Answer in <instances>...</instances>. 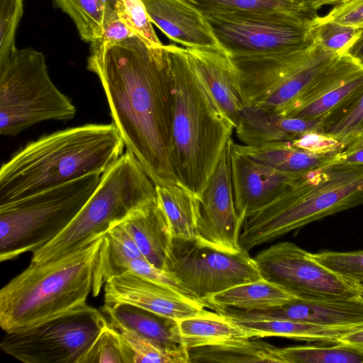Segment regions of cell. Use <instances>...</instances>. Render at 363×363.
<instances>
[{"mask_svg": "<svg viewBox=\"0 0 363 363\" xmlns=\"http://www.w3.org/2000/svg\"><path fill=\"white\" fill-rule=\"evenodd\" d=\"M86 68L99 78L113 123L156 186L180 183L170 159L173 82L165 45L136 35L91 43Z\"/></svg>", "mask_w": 363, "mask_h": 363, "instance_id": "cell-1", "label": "cell"}, {"mask_svg": "<svg viewBox=\"0 0 363 363\" xmlns=\"http://www.w3.org/2000/svg\"><path fill=\"white\" fill-rule=\"evenodd\" d=\"M116 125L86 124L27 144L0 169V205L91 174H103L123 153Z\"/></svg>", "mask_w": 363, "mask_h": 363, "instance_id": "cell-2", "label": "cell"}, {"mask_svg": "<svg viewBox=\"0 0 363 363\" xmlns=\"http://www.w3.org/2000/svg\"><path fill=\"white\" fill-rule=\"evenodd\" d=\"M165 48L174 93L172 166L178 181L199 196L235 127L198 76L186 49Z\"/></svg>", "mask_w": 363, "mask_h": 363, "instance_id": "cell-3", "label": "cell"}, {"mask_svg": "<svg viewBox=\"0 0 363 363\" xmlns=\"http://www.w3.org/2000/svg\"><path fill=\"white\" fill-rule=\"evenodd\" d=\"M106 233L54 260L30 263L11 279L0 291L1 329L23 330L86 305Z\"/></svg>", "mask_w": 363, "mask_h": 363, "instance_id": "cell-4", "label": "cell"}, {"mask_svg": "<svg viewBox=\"0 0 363 363\" xmlns=\"http://www.w3.org/2000/svg\"><path fill=\"white\" fill-rule=\"evenodd\" d=\"M363 204V165L333 164L302 174L272 202L248 218L242 249L272 241L294 230Z\"/></svg>", "mask_w": 363, "mask_h": 363, "instance_id": "cell-5", "label": "cell"}, {"mask_svg": "<svg viewBox=\"0 0 363 363\" xmlns=\"http://www.w3.org/2000/svg\"><path fill=\"white\" fill-rule=\"evenodd\" d=\"M157 196L156 185L129 150L101 176L95 191L72 221L32 253L31 264L62 257L106 233L133 210Z\"/></svg>", "mask_w": 363, "mask_h": 363, "instance_id": "cell-6", "label": "cell"}, {"mask_svg": "<svg viewBox=\"0 0 363 363\" xmlns=\"http://www.w3.org/2000/svg\"><path fill=\"white\" fill-rule=\"evenodd\" d=\"M91 174L0 205V260L37 251L77 216L101 181Z\"/></svg>", "mask_w": 363, "mask_h": 363, "instance_id": "cell-7", "label": "cell"}, {"mask_svg": "<svg viewBox=\"0 0 363 363\" xmlns=\"http://www.w3.org/2000/svg\"><path fill=\"white\" fill-rule=\"evenodd\" d=\"M76 107L52 82L43 52L16 48L0 62V134L14 136L45 121L73 118Z\"/></svg>", "mask_w": 363, "mask_h": 363, "instance_id": "cell-8", "label": "cell"}, {"mask_svg": "<svg viewBox=\"0 0 363 363\" xmlns=\"http://www.w3.org/2000/svg\"><path fill=\"white\" fill-rule=\"evenodd\" d=\"M337 55L313 43L291 52L228 57L245 106L281 115Z\"/></svg>", "mask_w": 363, "mask_h": 363, "instance_id": "cell-9", "label": "cell"}, {"mask_svg": "<svg viewBox=\"0 0 363 363\" xmlns=\"http://www.w3.org/2000/svg\"><path fill=\"white\" fill-rule=\"evenodd\" d=\"M108 323L87 303L30 328L6 333V354L25 363H77Z\"/></svg>", "mask_w": 363, "mask_h": 363, "instance_id": "cell-10", "label": "cell"}, {"mask_svg": "<svg viewBox=\"0 0 363 363\" xmlns=\"http://www.w3.org/2000/svg\"><path fill=\"white\" fill-rule=\"evenodd\" d=\"M229 57L296 51L313 44V20L279 13L203 14Z\"/></svg>", "mask_w": 363, "mask_h": 363, "instance_id": "cell-11", "label": "cell"}, {"mask_svg": "<svg viewBox=\"0 0 363 363\" xmlns=\"http://www.w3.org/2000/svg\"><path fill=\"white\" fill-rule=\"evenodd\" d=\"M165 270L202 303L211 295L262 278L248 251L230 253L196 240L174 238Z\"/></svg>", "mask_w": 363, "mask_h": 363, "instance_id": "cell-12", "label": "cell"}, {"mask_svg": "<svg viewBox=\"0 0 363 363\" xmlns=\"http://www.w3.org/2000/svg\"><path fill=\"white\" fill-rule=\"evenodd\" d=\"M262 277L299 298H340L359 296L357 283L328 269L312 254L290 242H281L254 257Z\"/></svg>", "mask_w": 363, "mask_h": 363, "instance_id": "cell-13", "label": "cell"}, {"mask_svg": "<svg viewBox=\"0 0 363 363\" xmlns=\"http://www.w3.org/2000/svg\"><path fill=\"white\" fill-rule=\"evenodd\" d=\"M229 140L199 196L200 218L196 240L221 251L237 253L242 250L240 235L244 221L235 208Z\"/></svg>", "mask_w": 363, "mask_h": 363, "instance_id": "cell-14", "label": "cell"}, {"mask_svg": "<svg viewBox=\"0 0 363 363\" xmlns=\"http://www.w3.org/2000/svg\"><path fill=\"white\" fill-rule=\"evenodd\" d=\"M230 143V174L235 204L245 221L277 198L303 174L287 173L235 150Z\"/></svg>", "mask_w": 363, "mask_h": 363, "instance_id": "cell-15", "label": "cell"}, {"mask_svg": "<svg viewBox=\"0 0 363 363\" xmlns=\"http://www.w3.org/2000/svg\"><path fill=\"white\" fill-rule=\"evenodd\" d=\"M121 303L133 305L174 320L208 311L202 302L184 297L130 272L113 277L104 284V305Z\"/></svg>", "mask_w": 363, "mask_h": 363, "instance_id": "cell-16", "label": "cell"}, {"mask_svg": "<svg viewBox=\"0 0 363 363\" xmlns=\"http://www.w3.org/2000/svg\"><path fill=\"white\" fill-rule=\"evenodd\" d=\"M253 318L285 319L333 327L363 328V298H295L281 306L248 312L224 309Z\"/></svg>", "mask_w": 363, "mask_h": 363, "instance_id": "cell-17", "label": "cell"}, {"mask_svg": "<svg viewBox=\"0 0 363 363\" xmlns=\"http://www.w3.org/2000/svg\"><path fill=\"white\" fill-rule=\"evenodd\" d=\"M152 23L186 48L223 52L204 16L184 0H141Z\"/></svg>", "mask_w": 363, "mask_h": 363, "instance_id": "cell-18", "label": "cell"}, {"mask_svg": "<svg viewBox=\"0 0 363 363\" xmlns=\"http://www.w3.org/2000/svg\"><path fill=\"white\" fill-rule=\"evenodd\" d=\"M185 49L198 76L235 128L245 104L230 59L220 52Z\"/></svg>", "mask_w": 363, "mask_h": 363, "instance_id": "cell-19", "label": "cell"}, {"mask_svg": "<svg viewBox=\"0 0 363 363\" xmlns=\"http://www.w3.org/2000/svg\"><path fill=\"white\" fill-rule=\"evenodd\" d=\"M120 223L133 238L144 259L165 270L174 238L157 196L136 208Z\"/></svg>", "mask_w": 363, "mask_h": 363, "instance_id": "cell-20", "label": "cell"}, {"mask_svg": "<svg viewBox=\"0 0 363 363\" xmlns=\"http://www.w3.org/2000/svg\"><path fill=\"white\" fill-rule=\"evenodd\" d=\"M321 119H303L245 106L235 132L245 145L290 143L301 135L318 130Z\"/></svg>", "mask_w": 363, "mask_h": 363, "instance_id": "cell-21", "label": "cell"}, {"mask_svg": "<svg viewBox=\"0 0 363 363\" xmlns=\"http://www.w3.org/2000/svg\"><path fill=\"white\" fill-rule=\"evenodd\" d=\"M219 313L240 325L252 337H281L295 340L338 343L345 335L359 327H333L309 323L274 318H253L228 311Z\"/></svg>", "mask_w": 363, "mask_h": 363, "instance_id": "cell-22", "label": "cell"}, {"mask_svg": "<svg viewBox=\"0 0 363 363\" xmlns=\"http://www.w3.org/2000/svg\"><path fill=\"white\" fill-rule=\"evenodd\" d=\"M297 298L283 287L262 277L211 295L203 303L216 312L224 309L248 312L277 307Z\"/></svg>", "mask_w": 363, "mask_h": 363, "instance_id": "cell-23", "label": "cell"}, {"mask_svg": "<svg viewBox=\"0 0 363 363\" xmlns=\"http://www.w3.org/2000/svg\"><path fill=\"white\" fill-rule=\"evenodd\" d=\"M237 152L278 170L292 174H306L333 165L337 153L315 154L294 147L290 143L260 145H238L231 139Z\"/></svg>", "mask_w": 363, "mask_h": 363, "instance_id": "cell-24", "label": "cell"}, {"mask_svg": "<svg viewBox=\"0 0 363 363\" xmlns=\"http://www.w3.org/2000/svg\"><path fill=\"white\" fill-rule=\"evenodd\" d=\"M101 311L111 325L125 327L165 347L182 345L174 320L127 303L104 305Z\"/></svg>", "mask_w": 363, "mask_h": 363, "instance_id": "cell-25", "label": "cell"}, {"mask_svg": "<svg viewBox=\"0 0 363 363\" xmlns=\"http://www.w3.org/2000/svg\"><path fill=\"white\" fill-rule=\"evenodd\" d=\"M156 194L173 238L196 240L200 218L199 195L181 183L156 186Z\"/></svg>", "mask_w": 363, "mask_h": 363, "instance_id": "cell-26", "label": "cell"}, {"mask_svg": "<svg viewBox=\"0 0 363 363\" xmlns=\"http://www.w3.org/2000/svg\"><path fill=\"white\" fill-rule=\"evenodd\" d=\"M236 339L188 350L189 363H283L279 348L271 344Z\"/></svg>", "mask_w": 363, "mask_h": 363, "instance_id": "cell-27", "label": "cell"}, {"mask_svg": "<svg viewBox=\"0 0 363 363\" xmlns=\"http://www.w3.org/2000/svg\"><path fill=\"white\" fill-rule=\"evenodd\" d=\"M182 345L188 350L218 342L250 338L239 325L219 313L208 311L176 320Z\"/></svg>", "mask_w": 363, "mask_h": 363, "instance_id": "cell-28", "label": "cell"}, {"mask_svg": "<svg viewBox=\"0 0 363 363\" xmlns=\"http://www.w3.org/2000/svg\"><path fill=\"white\" fill-rule=\"evenodd\" d=\"M139 258L144 257L121 223L112 226L104 237L96 267L92 295L97 296L108 279L123 274L127 264Z\"/></svg>", "mask_w": 363, "mask_h": 363, "instance_id": "cell-29", "label": "cell"}, {"mask_svg": "<svg viewBox=\"0 0 363 363\" xmlns=\"http://www.w3.org/2000/svg\"><path fill=\"white\" fill-rule=\"evenodd\" d=\"M202 14L247 13H279L313 20L318 17L308 3L294 0H184Z\"/></svg>", "mask_w": 363, "mask_h": 363, "instance_id": "cell-30", "label": "cell"}, {"mask_svg": "<svg viewBox=\"0 0 363 363\" xmlns=\"http://www.w3.org/2000/svg\"><path fill=\"white\" fill-rule=\"evenodd\" d=\"M74 22L86 43L100 39L106 26L118 16L117 0H53Z\"/></svg>", "mask_w": 363, "mask_h": 363, "instance_id": "cell-31", "label": "cell"}, {"mask_svg": "<svg viewBox=\"0 0 363 363\" xmlns=\"http://www.w3.org/2000/svg\"><path fill=\"white\" fill-rule=\"evenodd\" d=\"M317 131L336 139L345 148L363 140V90L323 117Z\"/></svg>", "mask_w": 363, "mask_h": 363, "instance_id": "cell-32", "label": "cell"}, {"mask_svg": "<svg viewBox=\"0 0 363 363\" xmlns=\"http://www.w3.org/2000/svg\"><path fill=\"white\" fill-rule=\"evenodd\" d=\"M283 363H363V353L345 344L279 348Z\"/></svg>", "mask_w": 363, "mask_h": 363, "instance_id": "cell-33", "label": "cell"}, {"mask_svg": "<svg viewBox=\"0 0 363 363\" xmlns=\"http://www.w3.org/2000/svg\"><path fill=\"white\" fill-rule=\"evenodd\" d=\"M111 325L120 333L128 346L132 353L133 363H189L188 349L183 345L165 347L122 325Z\"/></svg>", "mask_w": 363, "mask_h": 363, "instance_id": "cell-34", "label": "cell"}, {"mask_svg": "<svg viewBox=\"0 0 363 363\" xmlns=\"http://www.w3.org/2000/svg\"><path fill=\"white\" fill-rule=\"evenodd\" d=\"M362 90L363 68L339 86L284 116L303 119L323 118Z\"/></svg>", "mask_w": 363, "mask_h": 363, "instance_id": "cell-35", "label": "cell"}, {"mask_svg": "<svg viewBox=\"0 0 363 363\" xmlns=\"http://www.w3.org/2000/svg\"><path fill=\"white\" fill-rule=\"evenodd\" d=\"M77 363H133V357L120 333L108 323Z\"/></svg>", "mask_w": 363, "mask_h": 363, "instance_id": "cell-36", "label": "cell"}, {"mask_svg": "<svg viewBox=\"0 0 363 363\" xmlns=\"http://www.w3.org/2000/svg\"><path fill=\"white\" fill-rule=\"evenodd\" d=\"M316 18L311 28L313 43L329 52L346 54L363 31V28L334 21H320Z\"/></svg>", "mask_w": 363, "mask_h": 363, "instance_id": "cell-37", "label": "cell"}, {"mask_svg": "<svg viewBox=\"0 0 363 363\" xmlns=\"http://www.w3.org/2000/svg\"><path fill=\"white\" fill-rule=\"evenodd\" d=\"M116 11L119 18L134 35L147 45L154 48L163 45L153 29L152 23L141 0H117Z\"/></svg>", "mask_w": 363, "mask_h": 363, "instance_id": "cell-38", "label": "cell"}, {"mask_svg": "<svg viewBox=\"0 0 363 363\" xmlns=\"http://www.w3.org/2000/svg\"><path fill=\"white\" fill-rule=\"evenodd\" d=\"M319 263L343 278L363 281V250L352 252L321 251L312 254Z\"/></svg>", "mask_w": 363, "mask_h": 363, "instance_id": "cell-39", "label": "cell"}, {"mask_svg": "<svg viewBox=\"0 0 363 363\" xmlns=\"http://www.w3.org/2000/svg\"><path fill=\"white\" fill-rule=\"evenodd\" d=\"M23 11V0H0V62L16 48L15 35Z\"/></svg>", "mask_w": 363, "mask_h": 363, "instance_id": "cell-40", "label": "cell"}, {"mask_svg": "<svg viewBox=\"0 0 363 363\" xmlns=\"http://www.w3.org/2000/svg\"><path fill=\"white\" fill-rule=\"evenodd\" d=\"M125 272L138 275L187 298L200 301L193 296L169 272L151 264L144 258L129 262L125 266L124 273Z\"/></svg>", "mask_w": 363, "mask_h": 363, "instance_id": "cell-41", "label": "cell"}, {"mask_svg": "<svg viewBox=\"0 0 363 363\" xmlns=\"http://www.w3.org/2000/svg\"><path fill=\"white\" fill-rule=\"evenodd\" d=\"M320 21H334L343 25L363 28V0H346L335 5Z\"/></svg>", "mask_w": 363, "mask_h": 363, "instance_id": "cell-42", "label": "cell"}, {"mask_svg": "<svg viewBox=\"0 0 363 363\" xmlns=\"http://www.w3.org/2000/svg\"><path fill=\"white\" fill-rule=\"evenodd\" d=\"M290 143L295 147L315 154L339 152L345 149L338 140L317 130L306 133Z\"/></svg>", "mask_w": 363, "mask_h": 363, "instance_id": "cell-43", "label": "cell"}, {"mask_svg": "<svg viewBox=\"0 0 363 363\" xmlns=\"http://www.w3.org/2000/svg\"><path fill=\"white\" fill-rule=\"evenodd\" d=\"M134 35V33L122 21L118 15V16L113 18L106 26L101 38L96 40V41L108 43H116L122 42Z\"/></svg>", "mask_w": 363, "mask_h": 363, "instance_id": "cell-44", "label": "cell"}, {"mask_svg": "<svg viewBox=\"0 0 363 363\" xmlns=\"http://www.w3.org/2000/svg\"><path fill=\"white\" fill-rule=\"evenodd\" d=\"M333 164L363 165V140L337 153Z\"/></svg>", "mask_w": 363, "mask_h": 363, "instance_id": "cell-45", "label": "cell"}, {"mask_svg": "<svg viewBox=\"0 0 363 363\" xmlns=\"http://www.w3.org/2000/svg\"><path fill=\"white\" fill-rule=\"evenodd\" d=\"M339 342L345 344L363 353V328L345 335Z\"/></svg>", "mask_w": 363, "mask_h": 363, "instance_id": "cell-46", "label": "cell"}, {"mask_svg": "<svg viewBox=\"0 0 363 363\" xmlns=\"http://www.w3.org/2000/svg\"><path fill=\"white\" fill-rule=\"evenodd\" d=\"M347 53L363 65V31Z\"/></svg>", "mask_w": 363, "mask_h": 363, "instance_id": "cell-47", "label": "cell"}, {"mask_svg": "<svg viewBox=\"0 0 363 363\" xmlns=\"http://www.w3.org/2000/svg\"><path fill=\"white\" fill-rule=\"evenodd\" d=\"M346 0H308L311 6L317 11L318 9L325 5H336Z\"/></svg>", "mask_w": 363, "mask_h": 363, "instance_id": "cell-48", "label": "cell"}, {"mask_svg": "<svg viewBox=\"0 0 363 363\" xmlns=\"http://www.w3.org/2000/svg\"><path fill=\"white\" fill-rule=\"evenodd\" d=\"M359 295L363 298V281L357 282Z\"/></svg>", "mask_w": 363, "mask_h": 363, "instance_id": "cell-49", "label": "cell"}, {"mask_svg": "<svg viewBox=\"0 0 363 363\" xmlns=\"http://www.w3.org/2000/svg\"><path fill=\"white\" fill-rule=\"evenodd\" d=\"M294 1H301V2H306V3H308L309 4L308 0H294Z\"/></svg>", "mask_w": 363, "mask_h": 363, "instance_id": "cell-50", "label": "cell"}]
</instances>
